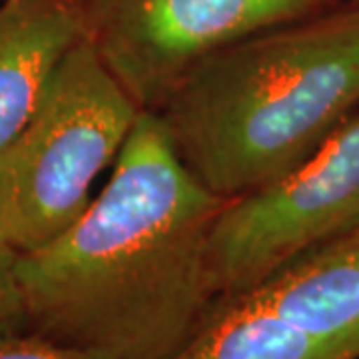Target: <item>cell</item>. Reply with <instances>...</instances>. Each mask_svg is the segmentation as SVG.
Wrapping results in <instances>:
<instances>
[{"mask_svg": "<svg viewBox=\"0 0 359 359\" xmlns=\"http://www.w3.org/2000/svg\"><path fill=\"white\" fill-rule=\"evenodd\" d=\"M224 202L142 110L86 212L20 254L26 325L94 359H172L222 299L210 233Z\"/></svg>", "mask_w": 359, "mask_h": 359, "instance_id": "6da1fadb", "label": "cell"}, {"mask_svg": "<svg viewBox=\"0 0 359 359\" xmlns=\"http://www.w3.org/2000/svg\"><path fill=\"white\" fill-rule=\"evenodd\" d=\"M359 112V0L210 54L154 110L184 166L233 200L282 178Z\"/></svg>", "mask_w": 359, "mask_h": 359, "instance_id": "7a4b0ae2", "label": "cell"}, {"mask_svg": "<svg viewBox=\"0 0 359 359\" xmlns=\"http://www.w3.org/2000/svg\"><path fill=\"white\" fill-rule=\"evenodd\" d=\"M140 112L86 36L66 52L36 112L0 154V231L20 254L86 212Z\"/></svg>", "mask_w": 359, "mask_h": 359, "instance_id": "3957f363", "label": "cell"}, {"mask_svg": "<svg viewBox=\"0 0 359 359\" xmlns=\"http://www.w3.org/2000/svg\"><path fill=\"white\" fill-rule=\"evenodd\" d=\"M359 226V112L299 166L226 200L210 233L222 297L250 292L283 266Z\"/></svg>", "mask_w": 359, "mask_h": 359, "instance_id": "277c9868", "label": "cell"}, {"mask_svg": "<svg viewBox=\"0 0 359 359\" xmlns=\"http://www.w3.org/2000/svg\"><path fill=\"white\" fill-rule=\"evenodd\" d=\"M86 40L142 110L210 54L325 13L332 0H78Z\"/></svg>", "mask_w": 359, "mask_h": 359, "instance_id": "5b68a950", "label": "cell"}, {"mask_svg": "<svg viewBox=\"0 0 359 359\" xmlns=\"http://www.w3.org/2000/svg\"><path fill=\"white\" fill-rule=\"evenodd\" d=\"M250 292L344 359H359V226Z\"/></svg>", "mask_w": 359, "mask_h": 359, "instance_id": "8992f818", "label": "cell"}, {"mask_svg": "<svg viewBox=\"0 0 359 359\" xmlns=\"http://www.w3.org/2000/svg\"><path fill=\"white\" fill-rule=\"evenodd\" d=\"M84 34L78 0H0V154L36 112L66 52Z\"/></svg>", "mask_w": 359, "mask_h": 359, "instance_id": "52a82bcc", "label": "cell"}, {"mask_svg": "<svg viewBox=\"0 0 359 359\" xmlns=\"http://www.w3.org/2000/svg\"><path fill=\"white\" fill-rule=\"evenodd\" d=\"M172 359H344L283 320L256 294L222 297L192 339Z\"/></svg>", "mask_w": 359, "mask_h": 359, "instance_id": "ba28073f", "label": "cell"}, {"mask_svg": "<svg viewBox=\"0 0 359 359\" xmlns=\"http://www.w3.org/2000/svg\"><path fill=\"white\" fill-rule=\"evenodd\" d=\"M18 259L20 252L0 231V334L20 332L26 325Z\"/></svg>", "mask_w": 359, "mask_h": 359, "instance_id": "9c48e42d", "label": "cell"}, {"mask_svg": "<svg viewBox=\"0 0 359 359\" xmlns=\"http://www.w3.org/2000/svg\"><path fill=\"white\" fill-rule=\"evenodd\" d=\"M0 359H94L86 351L42 334H0Z\"/></svg>", "mask_w": 359, "mask_h": 359, "instance_id": "30bf717a", "label": "cell"}]
</instances>
